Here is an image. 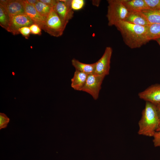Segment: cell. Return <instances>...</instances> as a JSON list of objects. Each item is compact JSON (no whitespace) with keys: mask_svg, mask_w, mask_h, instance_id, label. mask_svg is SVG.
Segmentation results:
<instances>
[{"mask_svg":"<svg viewBox=\"0 0 160 160\" xmlns=\"http://www.w3.org/2000/svg\"><path fill=\"white\" fill-rule=\"evenodd\" d=\"M19 33L21 34L25 39H28L31 33L29 27H24L20 28L19 30Z\"/></svg>","mask_w":160,"mask_h":160,"instance_id":"cb8c5ba5","label":"cell"},{"mask_svg":"<svg viewBox=\"0 0 160 160\" xmlns=\"http://www.w3.org/2000/svg\"><path fill=\"white\" fill-rule=\"evenodd\" d=\"M125 21L133 25L145 27L150 24L141 11L129 12Z\"/></svg>","mask_w":160,"mask_h":160,"instance_id":"7c38bea8","label":"cell"},{"mask_svg":"<svg viewBox=\"0 0 160 160\" xmlns=\"http://www.w3.org/2000/svg\"><path fill=\"white\" fill-rule=\"evenodd\" d=\"M88 75L76 70L71 79V87L75 90L82 91L85 84Z\"/></svg>","mask_w":160,"mask_h":160,"instance_id":"4fadbf2b","label":"cell"},{"mask_svg":"<svg viewBox=\"0 0 160 160\" xmlns=\"http://www.w3.org/2000/svg\"><path fill=\"white\" fill-rule=\"evenodd\" d=\"M106 16L108 25L116 26L119 22L125 21L129 12L123 4L122 0H108Z\"/></svg>","mask_w":160,"mask_h":160,"instance_id":"3957f363","label":"cell"},{"mask_svg":"<svg viewBox=\"0 0 160 160\" xmlns=\"http://www.w3.org/2000/svg\"><path fill=\"white\" fill-rule=\"evenodd\" d=\"M9 22V15L4 8L0 4V25L6 30H7Z\"/></svg>","mask_w":160,"mask_h":160,"instance_id":"d6986e66","label":"cell"},{"mask_svg":"<svg viewBox=\"0 0 160 160\" xmlns=\"http://www.w3.org/2000/svg\"><path fill=\"white\" fill-rule=\"evenodd\" d=\"M71 63L73 66L77 71L88 74H94V73L96 62L92 64H86L73 58L71 60Z\"/></svg>","mask_w":160,"mask_h":160,"instance_id":"9a60e30c","label":"cell"},{"mask_svg":"<svg viewBox=\"0 0 160 160\" xmlns=\"http://www.w3.org/2000/svg\"><path fill=\"white\" fill-rule=\"evenodd\" d=\"M155 40L157 42L160 46V38L156 39Z\"/></svg>","mask_w":160,"mask_h":160,"instance_id":"f1b7e54d","label":"cell"},{"mask_svg":"<svg viewBox=\"0 0 160 160\" xmlns=\"http://www.w3.org/2000/svg\"><path fill=\"white\" fill-rule=\"evenodd\" d=\"M52 8H54L56 4L57 0H40Z\"/></svg>","mask_w":160,"mask_h":160,"instance_id":"484cf974","label":"cell"},{"mask_svg":"<svg viewBox=\"0 0 160 160\" xmlns=\"http://www.w3.org/2000/svg\"><path fill=\"white\" fill-rule=\"evenodd\" d=\"M85 1L84 0H71V6L73 10H78L84 7Z\"/></svg>","mask_w":160,"mask_h":160,"instance_id":"44dd1931","label":"cell"},{"mask_svg":"<svg viewBox=\"0 0 160 160\" xmlns=\"http://www.w3.org/2000/svg\"><path fill=\"white\" fill-rule=\"evenodd\" d=\"M147 27V37L149 41L160 38V24H150Z\"/></svg>","mask_w":160,"mask_h":160,"instance_id":"e0dca14e","label":"cell"},{"mask_svg":"<svg viewBox=\"0 0 160 160\" xmlns=\"http://www.w3.org/2000/svg\"><path fill=\"white\" fill-rule=\"evenodd\" d=\"M29 4L34 6L39 1V0H26Z\"/></svg>","mask_w":160,"mask_h":160,"instance_id":"4316f807","label":"cell"},{"mask_svg":"<svg viewBox=\"0 0 160 160\" xmlns=\"http://www.w3.org/2000/svg\"><path fill=\"white\" fill-rule=\"evenodd\" d=\"M9 22L7 31L13 35L20 34L19 29L24 27H30L33 21L26 14H23L9 16Z\"/></svg>","mask_w":160,"mask_h":160,"instance_id":"8992f818","label":"cell"},{"mask_svg":"<svg viewBox=\"0 0 160 160\" xmlns=\"http://www.w3.org/2000/svg\"><path fill=\"white\" fill-rule=\"evenodd\" d=\"M66 26L53 8L46 17L42 30L52 36L58 37L62 35Z\"/></svg>","mask_w":160,"mask_h":160,"instance_id":"277c9868","label":"cell"},{"mask_svg":"<svg viewBox=\"0 0 160 160\" xmlns=\"http://www.w3.org/2000/svg\"><path fill=\"white\" fill-rule=\"evenodd\" d=\"M0 4L9 16L25 14L22 0H1Z\"/></svg>","mask_w":160,"mask_h":160,"instance_id":"30bf717a","label":"cell"},{"mask_svg":"<svg viewBox=\"0 0 160 160\" xmlns=\"http://www.w3.org/2000/svg\"><path fill=\"white\" fill-rule=\"evenodd\" d=\"M155 105H156L157 111L160 118V103Z\"/></svg>","mask_w":160,"mask_h":160,"instance_id":"83f0119b","label":"cell"},{"mask_svg":"<svg viewBox=\"0 0 160 160\" xmlns=\"http://www.w3.org/2000/svg\"><path fill=\"white\" fill-rule=\"evenodd\" d=\"M31 33L34 35H40L41 34L40 27L37 24L34 23L29 27Z\"/></svg>","mask_w":160,"mask_h":160,"instance_id":"603a6c76","label":"cell"},{"mask_svg":"<svg viewBox=\"0 0 160 160\" xmlns=\"http://www.w3.org/2000/svg\"><path fill=\"white\" fill-rule=\"evenodd\" d=\"M156 131L157 132H158V131H160V124L159 126V127L156 130Z\"/></svg>","mask_w":160,"mask_h":160,"instance_id":"f546056e","label":"cell"},{"mask_svg":"<svg viewBox=\"0 0 160 160\" xmlns=\"http://www.w3.org/2000/svg\"><path fill=\"white\" fill-rule=\"evenodd\" d=\"M25 14L34 22L43 29L46 18L41 16L36 10L34 6L29 4L26 1L22 0Z\"/></svg>","mask_w":160,"mask_h":160,"instance_id":"8fae6325","label":"cell"},{"mask_svg":"<svg viewBox=\"0 0 160 160\" xmlns=\"http://www.w3.org/2000/svg\"><path fill=\"white\" fill-rule=\"evenodd\" d=\"M148 9H160V0H144Z\"/></svg>","mask_w":160,"mask_h":160,"instance_id":"ffe728a7","label":"cell"},{"mask_svg":"<svg viewBox=\"0 0 160 160\" xmlns=\"http://www.w3.org/2000/svg\"><path fill=\"white\" fill-rule=\"evenodd\" d=\"M71 0H57L53 9L66 26L73 16L74 12L71 6Z\"/></svg>","mask_w":160,"mask_h":160,"instance_id":"52a82bcc","label":"cell"},{"mask_svg":"<svg viewBox=\"0 0 160 160\" xmlns=\"http://www.w3.org/2000/svg\"><path fill=\"white\" fill-rule=\"evenodd\" d=\"M121 33L125 44L131 49L140 47L149 41L147 37V27L131 24L125 21L116 26Z\"/></svg>","mask_w":160,"mask_h":160,"instance_id":"6da1fadb","label":"cell"},{"mask_svg":"<svg viewBox=\"0 0 160 160\" xmlns=\"http://www.w3.org/2000/svg\"><path fill=\"white\" fill-rule=\"evenodd\" d=\"M112 52L113 50L111 47L108 46L106 47L101 57L96 62L94 74L105 76L109 75Z\"/></svg>","mask_w":160,"mask_h":160,"instance_id":"ba28073f","label":"cell"},{"mask_svg":"<svg viewBox=\"0 0 160 160\" xmlns=\"http://www.w3.org/2000/svg\"><path fill=\"white\" fill-rule=\"evenodd\" d=\"M153 137V141L154 146L160 147V131L156 132Z\"/></svg>","mask_w":160,"mask_h":160,"instance_id":"d4e9b609","label":"cell"},{"mask_svg":"<svg viewBox=\"0 0 160 160\" xmlns=\"http://www.w3.org/2000/svg\"><path fill=\"white\" fill-rule=\"evenodd\" d=\"M150 24H160V9H147L141 11Z\"/></svg>","mask_w":160,"mask_h":160,"instance_id":"2e32d148","label":"cell"},{"mask_svg":"<svg viewBox=\"0 0 160 160\" xmlns=\"http://www.w3.org/2000/svg\"><path fill=\"white\" fill-rule=\"evenodd\" d=\"M139 98L155 105L160 103V84L151 85L138 94Z\"/></svg>","mask_w":160,"mask_h":160,"instance_id":"9c48e42d","label":"cell"},{"mask_svg":"<svg viewBox=\"0 0 160 160\" xmlns=\"http://www.w3.org/2000/svg\"><path fill=\"white\" fill-rule=\"evenodd\" d=\"M160 123V118L156 105L146 101L138 122V133L140 135L153 137Z\"/></svg>","mask_w":160,"mask_h":160,"instance_id":"7a4b0ae2","label":"cell"},{"mask_svg":"<svg viewBox=\"0 0 160 160\" xmlns=\"http://www.w3.org/2000/svg\"><path fill=\"white\" fill-rule=\"evenodd\" d=\"M9 119L4 113H0V129L6 128L9 121Z\"/></svg>","mask_w":160,"mask_h":160,"instance_id":"7402d4cb","label":"cell"},{"mask_svg":"<svg viewBox=\"0 0 160 160\" xmlns=\"http://www.w3.org/2000/svg\"><path fill=\"white\" fill-rule=\"evenodd\" d=\"M37 11L43 17L46 18L51 12L52 8L39 0L34 6Z\"/></svg>","mask_w":160,"mask_h":160,"instance_id":"ac0fdd59","label":"cell"},{"mask_svg":"<svg viewBox=\"0 0 160 160\" xmlns=\"http://www.w3.org/2000/svg\"><path fill=\"white\" fill-rule=\"evenodd\" d=\"M105 76L94 74H89L82 91L89 94L94 100H96L99 97L101 85Z\"/></svg>","mask_w":160,"mask_h":160,"instance_id":"5b68a950","label":"cell"},{"mask_svg":"<svg viewBox=\"0 0 160 160\" xmlns=\"http://www.w3.org/2000/svg\"><path fill=\"white\" fill-rule=\"evenodd\" d=\"M122 1L129 12L142 11L148 9L144 0H122Z\"/></svg>","mask_w":160,"mask_h":160,"instance_id":"5bb4252c","label":"cell"}]
</instances>
